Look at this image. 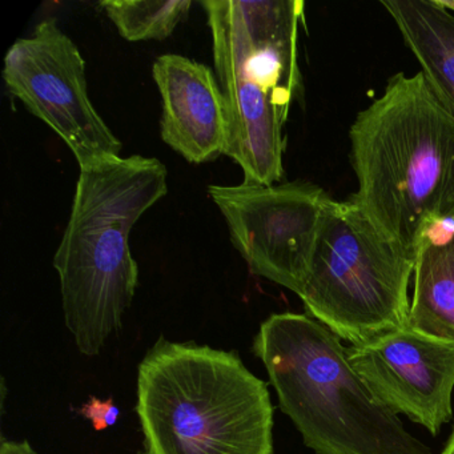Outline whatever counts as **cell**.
<instances>
[{
  "mask_svg": "<svg viewBox=\"0 0 454 454\" xmlns=\"http://www.w3.org/2000/svg\"><path fill=\"white\" fill-rule=\"evenodd\" d=\"M147 454H273L267 384L236 353L160 339L137 374Z\"/></svg>",
  "mask_w": 454,
  "mask_h": 454,
  "instance_id": "3",
  "label": "cell"
},
{
  "mask_svg": "<svg viewBox=\"0 0 454 454\" xmlns=\"http://www.w3.org/2000/svg\"><path fill=\"white\" fill-rule=\"evenodd\" d=\"M421 65L435 97L454 115V17L435 0H381Z\"/></svg>",
  "mask_w": 454,
  "mask_h": 454,
  "instance_id": "11",
  "label": "cell"
},
{
  "mask_svg": "<svg viewBox=\"0 0 454 454\" xmlns=\"http://www.w3.org/2000/svg\"><path fill=\"white\" fill-rule=\"evenodd\" d=\"M166 166L142 155L82 168L70 220L54 257L67 328L97 356L121 326L139 283L129 233L168 192Z\"/></svg>",
  "mask_w": 454,
  "mask_h": 454,
  "instance_id": "2",
  "label": "cell"
},
{
  "mask_svg": "<svg viewBox=\"0 0 454 454\" xmlns=\"http://www.w3.org/2000/svg\"><path fill=\"white\" fill-rule=\"evenodd\" d=\"M81 413L92 421L95 429L100 432L116 424L121 411L114 405L113 400L91 398L90 403L82 408Z\"/></svg>",
  "mask_w": 454,
  "mask_h": 454,
  "instance_id": "14",
  "label": "cell"
},
{
  "mask_svg": "<svg viewBox=\"0 0 454 454\" xmlns=\"http://www.w3.org/2000/svg\"><path fill=\"white\" fill-rule=\"evenodd\" d=\"M281 411L317 454H433L382 405L341 340L309 315L268 317L254 339Z\"/></svg>",
  "mask_w": 454,
  "mask_h": 454,
  "instance_id": "5",
  "label": "cell"
},
{
  "mask_svg": "<svg viewBox=\"0 0 454 454\" xmlns=\"http://www.w3.org/2000/svg\"><path fill=\"white\" fill-rule=\"evenodd\" d=\"M350 203L403 254L454 232V115L421 73L395 74L350 127Z\"/></svg>",
  "mask_w": 454,
  "mask_h": 454,
  "instance_id": "1",
  "label": "cell"
},
{
  "mask_svg": "<svg viewBox=\"0 0 454 454\" xmlns=\"http://www.w3.org/2000/svg\"><path fill=\"white\" fill-rule=\"evenodd\" d=\"M4 81L28 113L57 132L79 168L121 156V140L90 99L86 62L55 20L39 23L33 35L10 47Z\"/></svg>",
  "mask_w": 454,
  "mask_h": 454,
  "instance_id": "7",
  "label": "cell"
},
{
  "mask_svg": "<svg viewBox=\"0 0 454 454\" xmlns=\"http://www.w3.org/2000/svg\"><path fill=\"white\" fill-rule=\"evenodd\" d=\"M441 454H454V427L451 434L449 435L448 441H446L445 448L441 451Z\"/></svg>",
  "mask_w": 454,
  "mask_h": 454,
  "instance_id": "16",
  "label": "cell"
},
{
  "mask_svg": "<svg viewBox=\"0 0 454 454\" xmlns=\"http://www.w3.org/2000/svg\"><path fill=\"white\" fill-rule=\"evenodd\" d=\"M99 6L129 42L164 41L188 17L191 0H103Z\"/></svg>",
  "mask_w": 454,
  "mask_h": 454,
  "instance_id": "13",
  "label": "cell"
},
{
  "mask_svg": "<svg viewBox=\"0 0 454 454\" xmlns=\"http://www.w3.org/2000/svg\"><path fill=\"white\" fill-rule=\"evenodd\" d=\"M0 454H36L27 441H4Z\"/></svg>",
  "mask_w": 454,
  "mask_h": 454,
  "instance_id": "15",
  "label": "cell"
},
{
  "mask_svg": "<svg viewBox=\"0 0 454 454\" xmlns=\"http://www.w3.org/2000/svg\"><path fill=\"white\" fill-rule=\"evenodd\" d=\"M414 265L357 207L329 198L299 297L340 340L368 344L409 325Z\"/></svg>",
  "mask_w": 454,
  "mask_h": 454,
  "instance_id": "6",
  "label": "cell"
},
{
  "mask_svg": "<svg viewBox=\"0 0 454 454\" xmlns=\"http://www.w3.org/2000/svg\"><path fill=\"white\" fill-rule=\"evenodd\" d=\"M348 360L377 400L433 435L453 416L454 340L411 325L348 348Z\"/></svg>",
  "mask_w": 454,
  "mask_h": 454,
  "instance_id": "9",
  "label": "cell"
},
{
  "mask_svg": "<svg viewBox=\"0 0 454 454\" xmlns=\"http://www.w3.org/2000/svg\"><path fill=\"white\" fill-rule=\"evenodd\" d=\"M153 76L163 103L164 143L192 164L227 155L230 121L215 71L183 55L167 54L153 63Z\"/></svg>",
  "mask_w": 454,
  "mask_h": 454,
  "instance_id": "10",
  "label": "cell"
},
{
  "mask_svg": "<svg viewBox=\"0 0 454 454\" xmlns=\"http://www.w3.org/2000/svg\"><path fill=\"white\" fill-rule=\"evenodd\" d=\"M409 325L454 340V232L424 244L414 265Z\"/></svg>",
  "mask_w": 454,
  "mask_h": 454,
  "instance_id": "12",
  "label": "cell"
},
{
  "mask_svg": "<svg viewBox=\"0 0 454 454\" xmlns=\"http://www.w3.org/2000/svg\"><path fill=\"white\" fill-rule=\"evenodd\" d=\"M208 195L249 270L300 294L329 196L301 182L209 185Z\"/></svg>",
  "mask_w": 454,
  "mask_h": 454,
  "instance_id": "8",
  "label": "cell"
},
{
  "mask_svg": "<svg viewBox=\"0 0 454 454\" xmlns=\"http://www.w3.org/2000/svg\"><path fill=\"white\" fill-rule=\"evenodd\" d=\"M435 2H437L438 6L448 10L449 12H454V0H435Z\"/></svg>",
  "mask_w": 454,
  "mask_h": 454,
  "instance_id": "17",
  "label": "cell"
},
{
  "mask_svg": "<svg viewBox=\"0 0 454 454\" xmlns=\"http://www.w3.org/2000/svg\"><path fill=\"white\" fill-rule=\"evenodd\" d=\"M214 68L227 103L228 158L244 182L273 185L284 175V126L301 86L297 62L304 2L204 0Z\"/></svg>",
  "mask_w": 454,
  "mask_h": 454,
  "instance_id": "4",
  "label": "cell"
}]
</instances>
